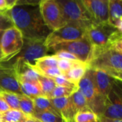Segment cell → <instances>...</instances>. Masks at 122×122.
<instances>
[{
	"label": "cell",
	"mask_w": 122,
	"mask_h": 122,
	"mask_svg": "<svg viewBox=\"0 0 122 122\" xmlns=\"http://www.w3.org/2000/svg\"><path fill=\"white\" fill-rule=\"evenodd\" d=\"M108 23L122 32V0H109Z\"/></svg>",
	"instance_id": "obj_17"
},
{
	"label": "cell",
	"mask_w": 122,
	"mask_h": 122,
	"mask_svg": "<svg viewBox=\"0 0 122 122\" xmlns=\"http://www.w3.org/2000/svg\"><path fill=\"white\" fill-rule=\"evenodd\" d=\"M32 117L41 122H64V120L56 113L51 112L34 111Z\"/></svg>",
	"instance_id": "obj_25"
},
{
	"label": "cell",
	"mask_w": 122,
	"mask_h": 122,
	"mask_svg": "<svg viewBox=\"0 0 122 122\" xmlns=\"http://www.w3.org/2000/svg\"><path fill=\"white\" fill-rule=\"evenodd\" d=\"M98 122H122V120L119 119H111L106 118L103 116L98 117Z\"/></svg>",
	"instance_id": "obj_36"
},
{
	"label": "cell",
	"mask_w": 122,
	"mask_h": 122,
	"mask_svg": "<svg viewBox=\"0 0 122 122\" xmlns=\"http://www.w3.org/2000/svg\"><path fill=\"white\" fill-rule=\"evenodd\" d=\"M90 14L94 24L107 23L109 20V0H81Z\"/></svg>",
	"instance_id": "obj_13"
},
{
	"label": "cell",
	"mask_w": 122,
	"mask_h": 122,
	"mask_svg": "<svg viewBox=\"0 0 122 122\" xmlns=\"http://www.w3.org/2000/svg\"><path fill=\"white\" fill-rule=\"evenodd\" d=\"M0 94L2 96L10 109L19 110L18 94L6 92H1Z\"/></svg>",
	"instance_id": "obj_28"
},
{
	"label": "cell",
	"mask_w": 122,
	"mask_h": 122,
	"mask_svg": "<svg viewBox=\"0 0 122 122\" xmlns=\"http://www.w3.org/2000/svg\"><path fill=\"white\" fill-rule=\"evenodd\" d=\"M0 90L16 94H23L13 66H6L1 63H0Z\"/></svg>",
	"instance_id": "obj_12"
},
{
	"label": "cell",
	"mask_w": 122,
	"mask_h": 122,
	"mask_svg": "<svg viewBox=\"0 0 122 122\" xmlns=\"http://www.w3.org/2000/svg\"><path fill=\"white\" fill-rule=\"evenodd\" d=\"M92 73L97 89L104 97L108 95L114 85L119 81L101 70L92 69Z\"/></svg>",
	"instance_id": "obj_15"
},
{
	"label": "cell",
	"mask_w": 122,
	"mask_h": 122,
	"mask_svg": "<svg viewBox=\"0 0 122 122\" xmlns=\"http://www.w3.org/2000/svg\"><path fill=\"white\" fill-rule=\"evenodd\" d=\"M49 100L55 111L64 121L74 119L75 113L71 104L70 97L66 98L49 99Z\"/></svg>",
	"instance_id": "obj_16"
},
{
	"label": "cell",
	"mask_w": 122,
	"mask_h": 122,
	"mask_svg": "<svg viewBox=\"0 0 122 122\" xmlns=\"http://www.w3.org/2000/svg\"><path fill=\"white\" fill-rule=\"evenodd\" d=\"M54 81L56 84V86H63V87H68V88H76L78 86L74 85V84H72L71 82H70L64 75L61 74L59 75L56 77H54Z\"/></svg>",
	"instance_id": "obj_32"
},
{
	"label": "cell",
	"mask_w": 122,
	"mask_h": 122,
	"mask_svg": "<svg viewBox=\"0 0 122 122\" xmlns=\"http://www.w3.org/2000/svg\"><path fill=\"white\" fill-rule=\"evenodd\" d=\"M66 24H71L86 29L94 21L81 0H57Z\"/></svg>",
	"instance_id": "obj_4"
},
{
	"label": "cell",
	"mask_w": 122,
	"mask_h": 122,
	"mask_svg": "<svg viewBox=\"0 0 122 122\" xmlns=\"http://www.w3.org/2000/svg\"><path fill=\"white\" fill-rule=\"evenodd\" d=\"M9 109H9L8 104H6V102H5V100L4 99L2 96L0 94V114L7 112Z\"/></svg>",
	"instance_id": "obj_35"
},
{
	"label": "cell",
	"mask_w": 122,
	"mask_h": 122,
	"mask_svg": "<svg viewBox=\"0 0 122 122\" xmlns=\"http://www.w3.org/2000/svg\"><path fill=\"white\" fill-rule=\"evenodd\" d=\"M7 15L22 34L23 39L45 40L51 32L43 21L38 6H15Z\"/></svg>",
	"instance_id": "obj_1"
},
{
	"label": "cell",
	"mask_w": 122,
	"mask_h": 122,
	"mask_svg": "<svg viewBox=\"0 0 122 122\" xmlns=\"http://www.w3.org/2000/svg\"><path fill=\"white\" fill-rule=\"evenodd\" d=\"M58 59H67V60H79L74 55L64 51H59L54 53V54Z\"/></svg>",
	"instance_id": "obj_34"
},
{
	"label": "cell",
	"mask_w": 122,
	"mask_h": 122,
	"mask_svg": "<svg viewBox=\"0 0 122 122\" xmlns=\"http://www.w3.org/2000/svg\"><path fill=\"white\" fill-rule=\"evenodd\" d=\"M40 122L39 120H38V119H35V118H34V117H30L27 120H26V121H24V122Z\"/></svg>",
	"instance_id": "obj_37"
},
{
	"label": "cell",
	"mask_w": 122,
	"mask_h": 122,
	"mask_svg": "<svg viewBox=\"0 0 122 122\" xmlns=\"http://www.w3.org/2000/svg\"><path fill=\"white\" fill-rule=\"evenodd\" d=\"M86 36L92 46L89 58L122 40V32L108 22L92 24L86 29Z\"/></svg>",
	"instance_id": "obj_3"
},
{
	"label": "cell",
	"mask_w": 122,
	"mask_h": 122,
	"mask_svg": "<svg viewBox=\"0 0 122 122\" xmlns=\"http://www.w3.org/2000/svg\"><path fill=\"white\" fill-rule=\"evenodd\" d=\"M64 122H76L74 121V119H71V120H69V121H64Z\"/></svg>",
	"instance_id": "obj_38"
},
{
	"label": "cell",
	"mask_w": 122,
	"mask_h": 122,
	"mask_svg": "<svg viewBox=\"0 0 122 122\" xmlns=\"http://www.w3.org/2000/svg\"><path fill=\"white\" fill-rule=\"evenodd\" d=\"M57 61L58 59L54 54L46 55L36 59L34 64H31V66L37 73H39L45 69L57 67Z\"/></svg>",
	"instance_id": "obj_20"
},
{
	"label": "cell",
	"mask_w": 122,
	"mask_h": 122,
	"mask_svg": "<svg viewBox=\"0 0 122 122\" xmlns=\"http://www.w3.org/2000/svg\"><path fill=\"white\" fill-rule=\"evenodd\" d=\"M78 88L84 97L91 111L97 117L102 116L106 97L102 95L97 89L93 79L92 69L88 68L84 76L79 82Z\"/></svg>",
	"instance_id": "obj_5"
},
{
	"label": "cell",
	"mask_w": 122,
	"mask_h": 122,
	"mask_svg": "<svg viewBox=\"0 0 122 122\" xmlns=\"http://www.w3.org/2000/svg\"><path fill=\"white\" fill-rule=\"evenodd\" d=\"M88 68L101 70L120 81H122V40L112 47L91 56Z\"/></svg>",
	"instance_id": "obj_2"
},
{
	"label": "cell",
	"mask_w": 122,
	"mask_h": 122,
	"mask_svg": "<svg viewBox=\"0 0 122 122\" xmlns=\"http://www.w3.org/2000/svg\"><path fill=\"white\" fill-rule=\"evenodd\" d=\"M39 9L44 22L51 31L66 25L57 0H40Z\"/></svg>",
	"instance_id": "obj_7"
},
{
	"label": "cell",
	"mask_w": 122,
	"mask_h": 122,
	"mask_svg": "<svg viewBox=\"0 0 122 122\" xmlns=\"http://www.w3.org/2000/svg\"><path fill=\"white\" fill-rule=\"evenodd\" d=\"M0 14H1V13H0Z\"/></svg>",
	"instance_id": "obj_41"
},
{
	"label": "cell",
	"mask_w": 122,
	"mask_h": 122,
	"mask_svg": "<svg viewBox=\"0 0 122 122\" xmlns=\"http://www.w3.org/2000/svg\"><path fill=\"white\" fill-rule=\"evenodd\" d=\"M86 36V29L71 24H66L59 29L51 31L45 39V45L48 49L53 46L66 41L81 39Z\"/></svg>",
	"instance_id": "obj_8"
},
{
	"label": "cell",
	"mask_w": 122,
	"mask_h": 122,
	"mask_svg": "<svg viewBox=\"0 0 122 122\" xmlns=\"http://www.w3.org/2000/svg\"><path fill=\"white\" fill-rule=\"evenodd\" d=\"M74 119L76 122H98V117L92 112L76 114Z\"/></svg>",
	"instance_id": "obj_29"
},
{
	"label": "cell",
	"mask_w": 122,
	"mask_h": 122,
	"mask_svg": "<svg viewBox=\"0 0 122 122\" xmlns=\"http://www.w3.org/2000/svg\"><path fill=\"white\" fill-rule=\"evenodd\" d=\"M11 66L16 71L19 82L38 81L39 74L32 68L31 64L21 59H14V62Z\"/></svg>",
	"instance_id": "obj_14"
},
{
	"label": "cell",
	"mask_w": 122,
	"mask_h": 122,
	"mask_svg": "<svg viewBox=\"0 0 122 122\" xmlns=\"http://www.w3.org/2000/svg\"><path fill=\"white\" fill-rule=\"evenodd\" d=\"M18 99L19 110L26 115L29 117H32L35 111L32 99L24 94H18Z\"/></svg>",
	"instance_id": "obj_24"
},
{
	"label": "cell",
	"mask_w": 122,
	"mask_h": 122,
	"mask_svg": "<svg viewBox=\"0 0 122 122\" xmlns=\"http://www.w3.org/2000/svg\"><path fill=\"white\" fill-rule=\"evenodd\" d=\"M87 69L88 66L86 63L79 60L64 76L70 82L76 86H78L79 82L83 78Z\"/></svg>",
	"instance_id": "obj_18"
},
{
	"label": "cell",
	"mask_w": 122,
	"mask_h": 122,
	"mask_svg": "<svg viewBox=\"0 0 122 122\" xmlns=\"http://www.w3.org/2000/svg\"><path fill=\"white\" fill-rule=\"evenodd\" d=\"M103 117L122 120V81H118L105 98Z\"/></svg>",
	"instance_id": "obj_10"
},
{
	"label": "cell",
	"mask_w": 122,
	"mask_h": 122,
	"mask_svg": "<svg viewBox=\"0 0 122 122\" xmlns=\"http://www.w3.org/2000/svg\"><path fill=\"white\" fill-rule=\"evenodd\" d=\"M42 39H24L22 49L20 53L14 59H21L31 64L44 56L49 52V49Z\"/></svg>",
	"instance_id": "obj_11"
},
{
	"label": "cell",
	"mask_w": 122,
	"mask_h": 122,
	"mask_svg": "<svg viewBox=\"0 0 122 122\" xmlns=\"http://www.w3.org/2000/svg\"><path fill=\"white\" fill-rule=\"evenodd\" d=\"M79 60H67V59H58L57 68L62 75H64Z\"/></svg>",
	"instance_id": "obj_30"
},
{
	"label": "cell",
	"mask_w": 122,
	"mask_h": 122,
	"mask_svg": "<svg viewBox=\"0 0 122 122\" xmlns=\"http://www.w3.org/2000/svg\"><path fill=\"white\" fill-rule=\"evenodd\" d=\"M24 43L21 33L12 26L4 31L0 39V63L13 59L21 51Z\"/></svg>",
	"instance_id": "obj_6"
},
{
	"label": "cell",
	"mask_w": 122,
	"mask_h": 122,
	"mask_svg": "<svg viewBox=\"0 0 122 122\" xmlns=\"http://www.w3.org/2000/svg\"><path fill=\"white\" fill-rule=\"evenodd\" d=\"M0 122H1V121H0Z\"/></svg>",
	"instance_id": "obj_40"
},
{
	"label": "cell",
	"mask_w": 122,
	"mask_h": 122,
	"mask_svg": "<svg viewBox=\"0 0 122 122\" xmlns=\"http://www.w3.org/2000/svg\"><path fill=\"white\" fill-rule=\"evenodd\" d=\"M34 102L35 111L38 112H51L54 113L57 112L55 111L54 108L53 107L49 99L44 96L36 97L34 98H31Z\"/></svg>",
	"instance_id": "obj_23"
},
{
	"label": "cell",
	"mask_w": 122,
	"mask_h": 122,
	"mask_svg": "<svg viewBox=\"0 0 122 122\" xmlns=\"http://www.w3.org/2000/svg\"><path fill=\"white\" fill-rule=\"evenodd\" d=\"M78 86L76 88H68L56 86L55 89L49 96L48 99H58V98H66L69 97L74 92L78 89Z\"/></svg>",
	"instance_id": "obj_27"
},
{
	"label": "cell",
	"mask_w": 122,
	"mask_h": 122,
	"mask_svg": "<svg viewBox=\"0 0 122 122\" xmlns=\"http://www.w3.org/2000/svg\"><path fill=\"white\" fill-rule=\"evenodd\" d=\"M1 90H0V94H1Z\"/></svg>",
	"instance_id": "obj_39"
},
{
	"label": "cell",
	"mask_w": 122,
	"mask_h": 122,
	"mask_svg": "<svg viewBox=\"0 0 122 122\" xmlns=\"http://www.w3.org/2000/svg\"><path fill=\"white\" fill-rule=\"evenodd\" d=\"M70 99L75 115L79 113L92 112L86 103L84 97L79 89L70 96Z\"/></svg>",
	"instance_id": "obj_19"
},
{
	"label": "cell",
	"mask_w": 122,
	"mask_h": 122,
	"mask_svg": "<svg viewBox=\"0 0 122 122\" xmlns=\"http://www.w3.org/2000/svg\"><path fill=\"white\" fill-rule=\"evenodd\" d=\"M19 84H20L22 94L30 98L44 96V94L39 84V81H36V82L21 81L19 82Z\"/></svg>",
	"instance_id": "obj_21"
},
{
	"label": "cell",
	"mask_w": 122,
	"mask_h": 122,
	"mask_svg": "<svg viewBox=\"0 0 122 122\" xmlns=\"http://www.w3.org/2000/svg\"><path fill=\"white\" fill-rule=\"evenodd\" d=\"M59 51L69 52L74 55L79 61L87 63L91 54L92 46L86 36H85L77 40L57 44L49 49V51H54V53Z\"/></svg>",
	"instance_id": "obj_9"
},
{
	"label": "cell",
	"mask_w": 122,
	"mask_h": 122,
	"mask_svg": "<svg viewBox=\"0 0 122 122\" xmlns=\"http://www.w3.org/2000/svg\"><path fill=\"white\" fill-rule=\"evenodd\" d=\"M16 0H0V13L4 14L16 6Z\"/></svg>",
	"instance_id": "obj_33"
},
{
	"label": "cell",
	"mask_w": 122,
	"mask_h": 122,
	"mask_svg": "<svg viewBox=\"0 0 122 122\" xmlns=\"http://www.w3.org/2000/svg\"><path fill=\"white\" fill-rule=\"evenodd\" d=\"M14 26L11 19L6 14H0V39L4 31Z\"/></svg>",
	"instance_id": "obj_31"
},
{
	"label": "cell",
	"mask_w": 122,
	"mask_h": 122,
	"mask_svg": "<svg viewBox=\"0 0 122 122\" xmlns=\"http://www.w3.org/2000/svg\"><path fill=\"white\" fill-rule=\"evenodd\" d=\"M39 84L41 86V89L42 90V92L44 94V96L46 97H49L50 94L52 92V91L55 89L56 86L54 81L53 79L46 77L41 75H39L38 79Z\"/></svg>",
	"instance_id": "obj_26"
},
{
	"label": "cell",
	"mask_w": 122,
	"mask_h": 122,
	"mask_svg": "<svg viewBox=\"0 0 122 122\" xmlns=\"http://www.w3.org/2000/svg\"><path fill=\"white\" fill-rule=\"evenodd\" d=\"M29 117L20 110L9 109L0 114V121L1 122H23Z\"/></svg>",
	"instance_id": "obj_22"
}]
</instances>
